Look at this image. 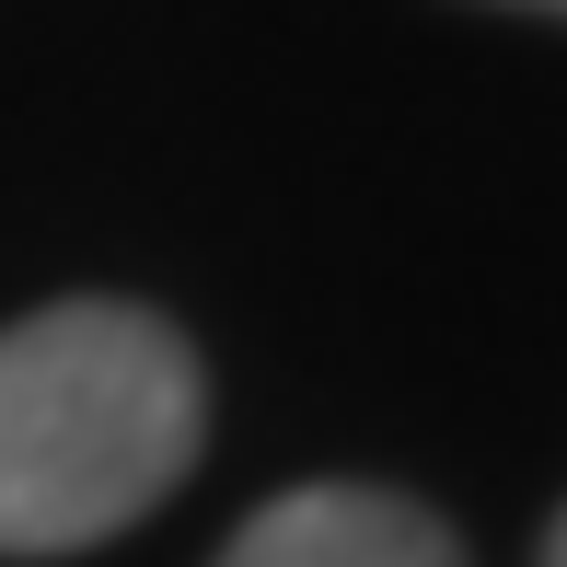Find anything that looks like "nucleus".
<instances>
[{
    "mask_svg": "<svg viewBox=\"0 0 567 567\" xmlns=\"http://www.w3.org/2000/svg\"><path fill=\"white\" fill-rule=\"evenodd\" d=\"M197 348L140 301L0 324V556H82L163 509L197 463Z\"/></svg>",
    "mask_w": 567,
    "mask_h": 567,
    "instance_id": "nucleus-1",
    "label": "nucleus"
},
{
    "mask_svg": "<svg viewBox=\"0 0 567 567\" xmlns=\"http://www.w3.org/2000/svg\"><path fill=\"white\" fill-rule=\"evenodd\" d=\"M220 567H463V545L394 486H290L220 545Z\"/></svg>",
    "mask_w": 567,
    "mask_h": 567,
    "instance_id": "nucleus-2",
    "label": "nucleus"
},
{
    "mask_svg": "<svg viewBox=\"0 0 567 567\" xmlns=\"http://www.w3.org/2000/svg\"><path fill=\"white\" fill-rule=\"evenodd\" d=\"M545 567H567V509H556V533H545Z\"/></svg>",
    "mask_w": 567,
    "mask_h": 567,
    "instance_id": "nucleus-3",
    "label": "nucleus"
},
{
    "mask_svg": "<svg viewBox=\"0 0 567 567\" xmlns=\"http://www.w3.org/2000/svg\"><path fill=\"white\" fill-rule=\"evenodd\" d=\"M522 12H567V0H522Z\"/></svg>",
    "mask_w": 567,
    "mask_h": 567,
    "instance_id": "nucleus-4",
    "label": "nucleus"
}]
</instances>
